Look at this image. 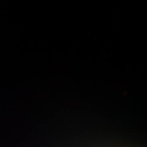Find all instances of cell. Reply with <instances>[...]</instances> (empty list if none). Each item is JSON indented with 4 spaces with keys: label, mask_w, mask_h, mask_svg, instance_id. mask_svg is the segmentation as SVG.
Instances as JSON below:
<instances>
[]
</instances>
